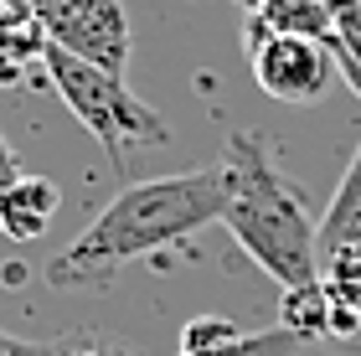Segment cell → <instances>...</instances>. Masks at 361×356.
<instances>
[{
  "mask_svg": "<svg viewBox=\"0 0 361 356\" xmlns=\"http://www.w3.org/2000/svg\"><path fill=\"white\" fill-rule=\"evenodd\" d=\"M227 207V181L222 166L207 171H180V176H155V181H124L104 212H98L68 248L47 258V284L52 289H104L135 264V258L186 243L202 228L222 222Z\"/></svg>",
  "mask_w": 361,
  "mask_h": 356,
  "instance_id": "1",
  "label": "cell"
},
{
  "mask_svg": "<svg viewBox=\"0 0 361 356\" xmlns=\"http://www.w3.org/2000/svg\"><path fill=\"white\" fill-rule=\"evenodd\" d=\"M222 181H227L222 228L233 233L238 248L279 289L315 284L320 279V248H315L320 222L310 217L305 191L284 181V171L274 166L264 135H253V129H233L227 135Z\"/></svg>",
  "mask_w": 361,
  "mask_h": 356,
  "instance_id": "2",
  "label": "cell"
},
{
  "mask_svg": "<svg viewBox=\"0 0 361 356\" xmlns=\"http://www.w3.org/2000/svg\"><path fill=\"white\" fill-rule=\"evenodd\" d=\"M47 88L68 104V114L98 140V150L109 155L114 171H129V150H150V145H166L171 129L145 99L124 88L119 73L83 62L62 47H47Z\"/></svg>",
  "mask_w": 361,
  "mask_h": 356,
  "instance_id": "3",
  "label": "cell"
},
{
  "mask_svg": "<svg viewBox=\"0 0 361 356\" xmlns=\"http://www.w3.org/2000/svg\"><path fill=\"white\" fill-rule=\"evenodd\" d=\"M243 42H248V68H253V83L279 104H315L325 99L336 78V57L325 42H310V37H279L269 31L258 16H248L243 26Z\"/></svg>",
  "mask_w": 361,
  "mask_h": 356,
  "instance_id": "4",
  "label": "cell"
},
{
  "mask_svg": "<svg viewBox=\"0 0 361 356\" xmlns=\"http://www.w3.org/2000/svg\"><path fill=\"white\" fill-rule=\"evenodd\" d=\"M31 11L47 26L52 47L124 78L129 52H135V31H129L124 0H31Z\"/></svg>",
  "mask_w": 361,
  "mask_h": 356,
  "instance_id": "5",
  "label": "cell"
},
{
  "mask_svg": "<svg viewBox=\"0 0 361 356\" xmlns=\"http://www.w3.org/2000/svg\"><path fill=\"white\" fill-rule=\"evenodd\" d=\"M47 47L52 42L31 0H0V88H42Z\"/></svg>",
  "mask_w": 361,
  "mask_h": 356,
  "instance_id": "6",
  "label": "cell"
},
{
  "mask_svg": "<svg viewBox=\"0 0 361 356\" xmlns=\"http://www.w3.org/2000/svg\"><path fill=\"white\" fill-rule=\"evenodd\" d=\"M62 212V191L47 176H16L0 191V238L11 243H37L52 233V222Z\"/></svg>",
  "mask_w": 361,
  "mask_h": 356,
  "instance_id": "7",
  "label": "cell"
},
{
  "mask_svg": "<svg viewBox=\"0 0 361 356\" xmlns=\"http://www.w3.org/2000/svg\"><path fill=\"white\" fill-rule=\"evenodd\" d=\"M315 248H320V269L336 264V258H361V140L351 150V166L341 176L331 207H325V217H320Z\"/></svg>",
  "mask_w": 361,
  "mask_h": 356,
  "instance_id": "8",
  "label": "cell"
},
{
  "mask_svg": "<svg viewBox=\"0 0 361 356\" xmlns=\"http://www.w3.org/2000/svg\"><path fill=\"white\" fill-rule=\"evenodd\" d=\"M356 6V0H258L248 16H258L279 37H310V42H331L336 21Z\"/></svg>",
  "mask_w": 361,
  "mask_h": 356,
  "instance_id": "9",
  "label": "cell"
},
{
  "mask_svg": "<svg viewBox=\"0 0 361 356\" xmlns=\"http://www.w3.org/2000/svg\"><path fill=\"white\" fill-rule=\"evenodd\" d=\"M279 331H289L300 346H305V341H331V331H336V305H331L325 279L300 284V289H284V300H279Z\"/></svg>",
  "mask_w": 361,
  "mask_h": 356,
  "instance_id": "10",
  "label": "cell"
},
{
  "mask_svg": "<svg viewBox=\"0 0 361 356\" xmlns=\"http://www.w3.org/2000/svg\"><path fill=\"white\" fill-rule=\"evenodd\" d=\"M320 279H325L331 305H336V331H331V341L361 336V258H336V264L320 269Z\"/></svg>",
  "mask_w": 361,
  "mask_h": 356,
  "instance_id": "11",
  "label": "cell"
},
{
  "mask_svg": "<svg viewBox=\"0 0 361 356\" xmlns=\"http://www.w3.org/2000/svg\"><path fill=\"white\" fill-rule=\"evenodd\" d=\"M331 57H336V73L346 78V88L361 99V0L336 21V31H331Z\"/></svg>",
  "mask_w": 361,
  "mask_h": 356,
  "instance_id": "12",
  "label": "cell"
},
{
  "mask_svg": "<svg viewBox=\"0 0 361 356\" xmlns=\"http://www.w3.org/2000/svg\"><path fill=\"white\" fill-rule=\"evenodd\" d=\"M233 341H243V331L227 315H196V320H186V331H180V356H207V351H222Z\"/></svg>",
  "mask_w": 361,
  "mask_h": 356,
  "instance_id": "13",
  "label": "cell"
},
{
  "mask_svg": "<svg viewBox=\"0 0 361 356\" xmlns=\"http://www.w3.org/2000/svg\"><path fill=\"white\" fill-rule=\"evenodd\" d=\"M294 351H300V341L289 331H264V336H243V341L207 351V356H294Z\"/></svg>",
  "mask_w": 361,
  "mask_h": 356,
  "instance_id": "14",
  "label": "cell"
},
{
  "mask_svg": "<svg viewBox=\"0 0 361 356\" xmlns=\"http://www.w3.org/2000/svg\"><path fill=\"white\" fill-rule=\"evenodd\" d=\"M0 356H73V346H68V341H57V346H47V341H21V336L0 331Z\"/></svg>",
  "mask_w": 361,
  "mask_h": 356,
  "instance_id": "15",
  "label": "cell"
},
{
  "mask_svg": "<svg viewBox=\"0 0 361 356\" xmlns=\"http://www.w3.org/2000/svg\"><path fill=\"white\" fill-rule=\"evenodd\" d=\"M16 176H21V160H16V150H11L6 140H0V191H6Z\"/></svg>",
  "mask_w": 361,
  "mask_h": 356,
  "instance_id": "16",
  "label": "cell"
},
{
  "mask_svg": "<svg viewBox=\"0 0 361 356\" xmlns=\"http://www.w3.org/2000/svg\"><path fill=\"white\" fill-rule=\"evenodd\" d=\"M336 356H361V336H346V341H331Z\"/></svg>",
  "mask_w": 361,
  "mask_h": 356,
  "instance_id": "17",
  "label": "cell"
},
{
  "mask_svg": "<svg viewBox=\"0 0 361 356\" xmlns=\"http://www.w3.org/2000/svg\"><path fill=\"white\" fill-rule=\"evenodd\" d=\"M73 356H119V351H109V346H73Z\"/></svg>",
  "mask_w": 361,
  "mask_h": 356,
  "instance_id": "18",
  "label": "cell"
},
{
  "mask_svg": "<svg viewBox=\"0 0 361 356\" xmlns=\"http://www.w3.org/2000/svg\"><path fill=\"white\" fill-rule=\"evenodd\" d=\"M238 6H248V11H253V6H258V0H238Z\"/></svg>",
  "mask_w": 361,
  "mask_h": 356,
  "instance_id": "19",
  "label": "cell"
}]
</instances>
